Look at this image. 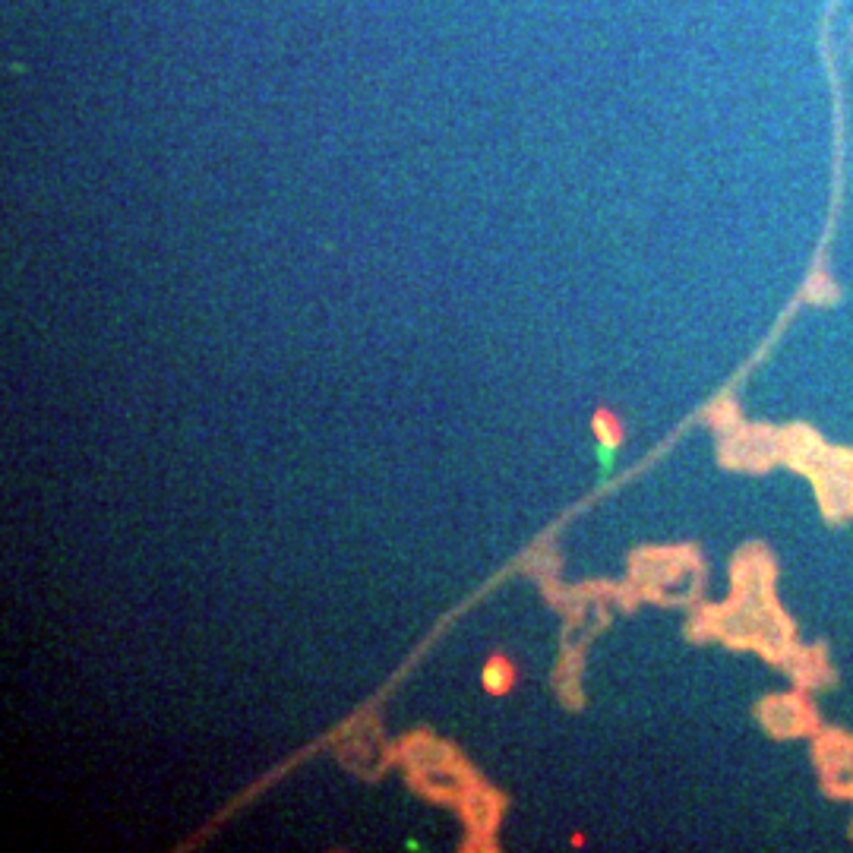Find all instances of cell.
<instances>
[{
	"mask_svg": "<svg viewBox=\"0 0 853 853\" xmlns=\"http://www.w3.org/2000/svg\"><path fill=\"white\" fill-rule=\"evenodd\" d=\"M465 809H468V819L474 828L487 831L497 825V797H493L487 787L465 790Z\"/></svg>",
	"mask_w": 853,
	"mask_h": 853,
	"instance_id": "6da1fadb",
	"label": "cell"
},
{
	"mask_svg": "<svg viewBox=\"0 0 853 853\" xmlns=\"http://www.w3.org/2000/svg\"><path fill=\"white\" fill-rule=\"evenodd\" d=\"M594 430L601 433L604 443H617L620 440V424L610 418V414H598V421H594Z\"/></svg>",
	"mask_w": 853,
	"mask_h": 853,
	"instance_id": "3957f363",
	"label": "cell"
},
{
	"mask_svg": "<svg viewBox=\"0 0 853 853\" xmlns=\"http://www.w3.org/2000/svg\"><path fill=\"white\" fill-rule=\"evenodd\" d=\"M512 683H515V667L506 658H490L487 667H484L487 692H493V696H503V692H509Z\"/></svg>",
	"mask_w": 853,
	"mask_h": 853,
	"instance_id": "7a4b0ae2",
	"label": "cell"
}]
</instances>
